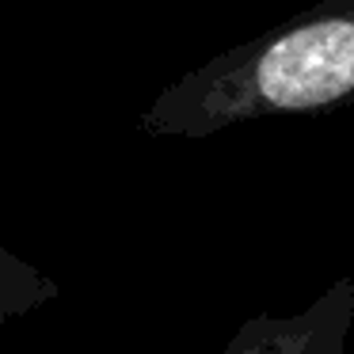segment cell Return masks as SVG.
Masks as SVG:
<instances>
[{"label": "cell", "instance_id": "cell-1", "mask_svg": "<svg viewBox=\"0 0 354 354\" xmlns=\"http://www.w3.org/2000/svg\"><path fill=\"white\" fill-rule=\"evenodd\" d=\"M354 100V0H320L183 73L138 115L149 138H214L232 126L316 115Z\"/></svg>", "mask_w": 354, "mask_h": 354}, {"label": "cell", "instance_id": "cell-2", "mask_svg": "<svg viewBox=\"0 0 354 354\" xmlns=\"http://www.w3.org/2000/svg\"><path fill=\"white\" fill-rule=\"evenodd\" d=\"M354 278H335L297 313L244 320L221 354H351Z\"/></svg>", "mask_w": 354, "mask_h": 354}, {"label": "cell", "instance_id": "cell-3", "mask_svg": "<svg viewBox=\"0 0 354 354\" xmlns=\"http://www.w3.org/2000/svg\"><path fill=\"white\" fill-rule=\"evenodd\" d=\"M57 293L62 286L54 278L24 263L12 248H0V316L4 320H16L24 313H35L39 305H50Z\"/></svg>", "mask_w": 354, "mask_h": 354}]
</instances>
